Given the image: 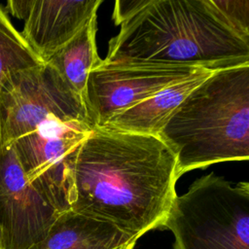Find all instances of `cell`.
Returning a JSON list of instances; mask_svg holds the SVG:
<instances>
[{
  "mask_svg": "<svg viewBox=\"0 0 249 249\" xmlns=\"http://www.w3.org/2000/svg\"><path fill=\"white\" fill-rule=\"evenodd\" d=\"M178 179L176 157L158 135L94 127L77 155L70 210L138 239L163 226Z\"/></svg>",
  "mask_w": 249,
  "mask_h": 249,
  "instance_id": "1",
  "label": "cell"
},
{
  "mask_svg": "<svg viewBox=\"0 0 249 249\" xmlns=\"http://www.w3.org/2000/svg\"><path fill=\"white\" fill-rule=\"evenodd\" d=\"M121 26L103 59L156 61L220 70L249 63V39L236 32L212 0H118Z\"/></svg>",
  "mask_w": 249,
  "mask_h": 249,
  "instance_id": "2",
  "label": "cell"
},
{
  "mask_svg": "<svg viewBox=\"0 0 249 249\" xmlns=\"http://www.w3.org/2000/svg\"><path fill=\"white\" fill-rule=\"evenodd\" d=\"M158 136L177 173L249 159V63L214 71L170 115Z\"/></svg>",
  "mask_w": 249,
  "mask_h": 249,
  "instance_id": "3",
  "label": "cell"
},
{
  "mask_svg": "<svg viewBox=\"0 0 249 249\" xmlns=\"http://www.w3.org/2000/svg\"><path fill=\"white\" fill-rule=\"evenodd\" d=\"M175 249H249V183L209 173L176 196L163 223Z\"/></svg>",
  "mask_w": 249,
  "mask_h": 249,
  "instance_id": "4",
  "label": "cell"
},
{
  "mask_svg": "<svg viewBox=\"0 0 249 249\" xmlns=\"http://www.w3.org/2000/svg\"><path fill=\"white\" fill-rule=\"evenodd\" d=\"M0 114L3 145L53 118L94 127L83 100L45 63L7 78L0 95Z\"/></svg>",
  "mask_w": 249,
  "mask_h": 249,
  "instance_id": "5",
  "label": "cell"
},
{
  "mask_svg": "<svg viewBox=\"0 0 249 249\" xmlns=\"http://www.w3.org/2000/svg\"><path fill=\"white\" fill-rule=\"evenodd\" d=\"M93 128L53 118L12 142L28 183L59 213L70 210L77 155Z\"/></svg>",
  "mask_w": 249,
  "mask_h": 249,
  "instance_id": "6",
  "label": "cell"
},
{
  "mask_svg": "<svg viewBox=\"0 0 249 249\" xmlns=\"http://www.w3.org/2000/svg\"><path fill=\"white\" fill-rule=\"evenodd\" d=\"M203 67L156 61L101 60L89 72L86 106L94 127L115 114L180 82Z\"/></svg>",
  "mask_w": 249,
  "mask_h": 249,
  "instance_id": "7",
  "label": "cell"
},
{
  "mask_svg": "<svg viewBox=\"0 0 249 249\" xmlns=\"http://www.w3.org/2000/svg\"><path fill=\"white\" fill-rule=\"evenodd\" d=\"M60 213L27 181L13 143L0 147V233L4 249H29Z\"/></svg>",
  "mask_w": 249,
  "mask_h": 249,
  "instance_id": "8",
  "label": "cell"
},
{
  "mask_svg": "<svg viewBox=\"0 0 249 249\" xmlns=\"http://www.w3.org/2000/svg\"><path fill=\"white\" fill-rule=\"evenodd\" d=\"M101 0H10L5 12L23 20L21 37L46 63L96 15Z\"/></svg>",
  "mask_w": 249,
  "mask_h": 249,
  "instance_id": "9",
  "label": "cell"
},
{
  "mask_svg": "<svg viewBox=\"0 0 249 249\" xmlns=\"http://www.w3.org/2000/svg\"><path fill=\"white\" fill-rule=\"evenodd\" d=\"M214 71L216 70L202 68L141 102L115 114L99 127L158 135L184 98Z\"/></svg>",
  "mask_w": 249,
  "mask_h": 249,
  "instance_id": "10",
  "label": "cell"
},
{
  "mask_svg": "<svg viewBox=\"0 0 249 249\" xmlns=\"http://www.w3.org/2000/svg\"><path fill=\"white\" fill-rule=\"evenodd\" d=\"M137 238L71 210L60 213L47 235L29 249H114Z\"/></svg>",
  "mask_w": 249,
  "mask_h": 249,
  "instance_id": "11",
  "label": "cell"
},
{
  "mask_svg": "<svg viewBox=\"0 0 249 249\" xmlns=\"http://www.w3.org/2000/svg\"><path fill=\"white\" fill-rule=\"evenodd\" d=\"M96 31L95 15L45 63L59 75L62 81L83 100L85 105L89 74L102 60L97 53Z\"/></svg>",
  "mask_w": 249,
  "mask_h": 249,
  "instance_id": "12",
  "label": "cell"
},
{
  "mask_svg": "<svg viewBox=\"0 0 249 249\" xmlns=\"http://www.w3.org/2000/svg\"><path fill=\"white\" fill-rule=\"evenodd\" d=\"M44 64L25 43L8 14L0 7V95L7 78L14 72ZM3 146L0 114V147Z\"/></svg>",
  "mask_w": 249,
  "mask_h": 249,
  "instance_id": "13",
  "label": "cell"
},
{
  "mask_svg": "<svg viewBox=\"0 0 249 249\" xmlns=\"http://www.w3.org/2000/svg\"><path fill=\"white\" fill-rule=\"evenodd\" d=\"M212 3L236 32L249 39V0H212Z\"/></svg>",
  "mask_w": 249,
  "mask_h": 249,
  "instance_id": "14",
  "label": "cell"
},
{
  "mask_svg": "<svg viewBox=\"0 0 249 249\" xmlns=\"http://www.w3.org/2000/svg\"><path fill=\"white\" fill-rule=\"evenodd\" d=\"M135 243H136V241H131V242H129V243L121 245V246L116 247V248H114V249H133L134 246H135Z\"/></svg>",
  "mask_w": 249,
  "mask_h": 249,
  "instance_id": "15",
  "label": "cell"
},
{
  "mask_svg": "<svg viewBox=\"0 0 249 249\" xmlns=\"http://www.w3.org/2000/svg\"><path fill=\"white\" fill-rule=\"evenodd\" d=\"M0 249H4L3 248V243H2V238H1V233H0Z\"/></svg>",
  "mask_w": 249,
  "mask_h": 249,
  "instance_id": "16",
  "label": "cell"
}]
</instances>
